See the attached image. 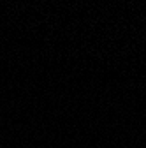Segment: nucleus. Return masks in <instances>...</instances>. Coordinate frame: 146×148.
Listing matches in <instances>:
<instances>
[]
</instances>
